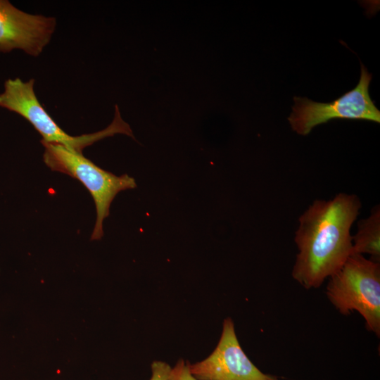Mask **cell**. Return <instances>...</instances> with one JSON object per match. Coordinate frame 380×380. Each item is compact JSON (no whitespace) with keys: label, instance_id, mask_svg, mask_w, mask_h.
I'll use <instances>...</instances> for the list:
<instances>
[{"label":"cell","instance_id":"4","mask_svg":"<svg viewBox=\"0 0 380 380\" xmlns=\"http://www.w3.org/2000/svg\"><path fill=\"white\" fill-rule=\"evenodd\" d=\"M44 147L43 160L51 170L79 180L90 192L96 209V220L91 240L103 235V222L109 215L110 204L121 191L137 187L135 179L124 174L116 176L95 165L82 153L58 144L41 141Z\"/></svg>","mask_w":380,"mask_h":380},{"label":"cell","instance_id":"8","mask_svg":"<svg viewBox=\"0 0 380 380\" xmlns=\"http://www.w3.org/2000/svg\"><path fill=\"white\" fill-rule=\"evenodd\" d=\"M353 254L364 255L380 262V207H374L369 215L357 222V232L352 236Z\"/></svg>","mask_w":380,"mask_h":380},{"label":"cell","instance_id":"7","mask_svg":"<svg viewBox=\"0 0 380 380\" xmlns=\"http://www.w3.org/2000/svg\"><path fill=\"white\" fill-rule=\"evenodd\" d=\"M56 26L55 18L27 13L0 0V53L20 49L37 57L49 43Z\"/></svg>","mask_w":380,"mask_h":380},{"label":"cell","instance_id":"2","mask_svg":"<svg viewBox=\"0 0 380 380\" xmlns=\"http://www.w3.org/2000/svg\"><path fill=\"white\" fill-rule=\"evenodd\" d=\"M326 294L341 314L358 312L366 328L380 336V262L352 254L329 278Z\"/></svg>","mask_w":380,"mask_h":380},{"label":"cell","instance_id":"3","mask_svg":"<svg viewBox=\"0 0 380 380\" xmlns=\"http://www.w3.org/2000/svg\"><path fill=\"white\" fill-rule=\"evenodd\" d=\"M34 79L27 82L19 77L6 80L4 90L0 94V107L27 120L42 137V141L61 144L82 153L85 147L115 134H124L134 139L129 125L122 119L117 105L113 122L104 129L77 137L67 134L39 101L34 91Z\"/></svg>","mask_w":380,"mask_h":380},{"label":"cell","instance_id":"9","mask_svg":"<svg viewBox=\"0 0 380 380\" xmlns=\"http://www.w3.org/2000/svg\"><path fill=\"white\" fill-rule=\"evenodd\" d=\"M168 380H198L190 372L189 362L180 359L171 368Z\"/></svg>","mask_w":380,"mask_h":380},{"label":"cell","instance_id":"10","mask_svg":"<svg viewBox=\"0 0 380 380\" xmlns=\"http://www.w3.org/2000/svg\"><path fill=\"white\" fill-rule=\"evenodd\" d=\"M171 368L165 362L153 361L151 365V376L149 380H168Z\"/></svg>","mask_w":380,"mask_h":380},{"label":"cell","instance_id":"6","mask_svg":"<svg viewBox=\"0 0 380 380\" xmlns=\"http://www.w3.org/2000/svg\"><path fill=\"white\" fill-rule=\"evenodd\" d=\"M189 368L198 380H280L263 373L250 360L239 344L229 317L223 322L214 350L201 361L189 362Z\"/></svg>","mask_w":380,"mask_h":380},{"label":"cell","instance_id":"1","mask_svg":"<svg viewBox=\"0 0 380 380\" xmlns=\"http://www.w3.org/2000/svg\"><path fill=\"white\" fill-rule=\"evenodd\" d=\"M362 208L354 194L316 199L300 215L292 277L304 289L319 288L353 254L351 227Z\"/></svg>","mask_w":380,"mask_h":380},{"label":"cell","instance_id":"5","mask_svg":"<svg viewBox=\"0 0 380 380\" xmlns=\"http://www.w3.org/2000/svg\"><path fill=\"white\" fill-rule=\"evenodd\" d=\"M372 78V74L361 63V74L357 86L334 101L319 103L305 97L294 96V105L288 118L291 129L305 136L315 127L336 118L366 120L379 123L380 111L369 93Z\"/></svg>","mask_w":380,"mask_h":380}]
</instances>
